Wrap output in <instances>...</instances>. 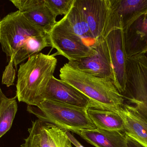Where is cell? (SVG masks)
<instances>
[{
  "instance_id": "cell-1",
  "label": "cell",
  "mask_w": 147,
  "mask_h": 147,
  "mask_svg": "<svg viewBox=\"0 0 147 147\" xmlns=\"http://www.w3.org/2000/svg\"><path fill=\"white\" fill-rule=\"evenodd\" d=\"M0 44L14 65L51 47L48 33L29 20L20 10L7 15L0 21Z\"/></svg>"
},
{
  "instance_id": "cell-2",
  "label": "cell",
  "mask_w": 147,
  "mask_h": 147,
  "mask_svg": "<svg viewBox=\"0 0 147 147\" xmlns=\"http://www.w3.org/2000/svg\"><path fill=\"white\" fill-rule=\"evenodd\" d=\"M60 79L75 87L89 98L92 107L118 112L125 99L114 81L98 77L72 68L68 63L59 71Z\"/></svg>"
},
{
  "instance_id": "cell-3",
  "label": "cell",
  "mask_w": 147,
  "mask_h": 147,
  "mask_svg": "<svg viewBox=\"0 0 147 147\" xmlns=\"http://www.w3.org/2000/svg\"><path fill=\"white\" fill-rule=\"evenodd\" d=\"M55 54L39 53L21 64L17 75L16 97L19 102L35 106L39 102L57 64Z\"/></svg>"
},
{
  "instance_id": "cell-4",
  "label": "cell",
  "mask_w": 147,
  "mask_h": 147,
  "mask_svg": "<svg viewBox=\"0 0 147 147\" xmlns=\"http://www.w3.org/2000/svg\"><path fill=\"white\" fill-rule=\"evenodd\" d=\"M87 109L48 100H42L35 106L28 105L27 107V111L38 119L72 132L96 128L87 114Z\"/></svg>"
},
{
  "instance_id": "cell-5",
  "label": "cell",
  "mask_w": 147,
  "mask_h": 147,
  "mask_svg": "<svg viewBox=\"0 0 147 147\" xmlns=\"http://www.w3.org/2000/svg\"><path fill=\"white\" fill-rule=\"evenodd\" d=\"M52 48L57 55L64 56L69 61L79 60L92 55L95 48L91 47L72 32L61 19L48 33Z\"/></svg>"
},
{
  "instance_id": "cell-6",
  "label": "cell",
  "mask_w": 147,
  "mask_h": 147,
  "mask_svg": "<svg viewBox=\"0 0 147 147\" xmlns=\"http://www.w3.org/2000/svg\"><path fill=\"white\" fill-rule=\"evenodd\" d=\"M108 19L104 38L111 30H124L147 12V0H109Z\"/></svg>"
},
{
  "instance_id": "cell-7",
  "label": "cell",
  "mask_w": 147,
  "mask_h": 147,
  "mask_svg": "<svg viewBox=\"0 0 147 147\" xmlns=\"http://www.w3.org/2000/svg\"><path fill=\"white\" fill-rule=\"evenodd\" d=\"M67 130L57 125L38 119L28 129L29 135L22 147H71Z\"/></svg>"
},
{
  "instance_id": "cell-8",
  "label": "cell",
  "mask_w": 147,
  "mask_h": 147,
  "mask_svg": "<svg viewBox=\"0 0 147 147\" xmlns=\"http://www.w3.org/2000/svg\"><path fill=\"white\" fill-rule=\"evenodd\" d=\"M92 55L68 64L76 70L98 77L108 78L114 81L113 67L105 38L97 41Z\"/></svg>"
},
{
  "instance_id": "cell-9",
  "label": "cell",
  "mask_w": 147,
  "mask_h": 147,
  "mask_svg": "<svg viewBox=\"0 0 147 147\" xmlns=\"http://www.w3.org/2000/svg\"><path fill=\"white\" fill-rule=\"evenodd\" d=\"M114 72V83L121 94L125 92L127 80V56L123 30L115 29L104 37Z\"/></svg>"
},
{
  "instance_id": "cell-10",
  "label": "cell",
  "mask_w": 147,
  "mask_h": 147,
  "mask_svg": "<svg viewBox=\"0 0 147 147\" xmlns=\"http://www.w3.org/2000/svg\"><path fill=\"white\" fill-rule=\"evenodd\" d=\"M44 100L87 109L92 107L91 101L86 96L75 87L54 76L49 82L38 103Z\"/></svg>"
},
{
  "instance_id": "cell-11",
  "label": "cell",
  "mask_w": 147,
  "mask_h": 147,
  "mask_svg": "<svg viewBox=\"0 0 147 147\" xmlns=\"http://www.w3.org/2000/svg\"><path fill=\"white\" fill-rule=\"evenodd\" d=\"M81 9L93 38L96 41L104 38L108 19L109 0H75Z\"/></svg>"
},
{
  "instance_id": "cell-12",
  "label": "cell",
  "mask_w": 147,
  "mask_h": 147,
  "mask_svg": "<svg viewBox=\"0 0 147 147\" xmlns=\"http://www.w3.org/2000/svg\"><path fill=\"white\" fill-rule=\"evenodd\" d=\"M10 1L33 24L48 33L57 23V16L45 0H12Z\"/></svg>"
},
{
  "instance_id": "cell-13",
  "label": "cell",
  "mask_w": 147,
  "mask_h": 147,
  "mask_svg": "<svg viewBox=\"0 0 147 147\" xmlns=\"http://www.w3.org/2000/svg\"><path fill=\"white\" fill-rule=\"evenodd\" d=\"M123 31L127 57L147 53V12Z\"/></svg>"
},
{
  "instance_id": "cell-14",
  "label": "cell",
  "mask_w": 147,
  "mask_h": 147,
  "mask_svg": "<svg viewBox=\"0 0 147 147\" xmlns=\"http://www.w3.org/2000/svg\"><path fill=\"white\" fill-rule=\"evenodd\" d=\"M123 117V133L141 145L147 147V121L131 104L124 103L118 111Z\"/></svg>"
},
{
  "instance_id": "cell-15",
  "label": "cell",
  "mask_w": 147,
  "mask_h": 147,
  "mask_svg": "<svg viewBox=\"0 0 147 147\" xmlns=\"http://www.w3.org/2000/svg\"><path fill=\"white\" fill-rule=\"evenodd\" d=\"M95 147H125L126 136L123 132L95 128L74 131Z\"/></svg>"
},
{
  "instance_id": "cell-16",
  "label": "cell",
  "mask_w": 147,
  "mask_h": 147,
  "mask_svg": "<svg viewBox=\"0 0 147 147\" xmlns=\"http://www.w3.org/2000/svg\"><path fill=\"white\" fill-rule=\"evenodd\" d=\"M87 113L96 128L123 133L124 131L125 122L119 112L90 107Z\"/></svg>"
},
{
  "instance_id": "cell-17",
  "label": "cell",
  "mask_w": 147,
  "mask_h": 147,
  "mask_svg": "<svg viewBox=\"0 0 147 147\" xmlns=\"http://www.w3.org/2000/svg\"><path fill=\"white\" fill-rule=\"evenodd\" d=\"M62 20L73 33L80 37L86 45L95 46L96 41L93 38L84 14L74 2L71 9Z\"/></svg>"
},
{
  "instance_id": "cell-18",
  "label": "cell",
  "mask_w": 147,
  "mask_h": 147,
  "mask_svg": "<svg viewBox=\"0 0 147 147\" xmlns=\"http://www.w3.org/2000/svg\"><path fill=\"white\" fill-rule=\"evenodd\" d=\"M16 98H8L4 101L0 110V138L11 128L17 111Z\"/></svg>"
},
{
  "instance_id": "cell-19",
  "label": "cell",
  "mask_w": 147,
  "mask_h": 147,
  "mask_svg": "<svg viewBox=\"0 0 147 147\" xmlns=\"http://www.w3.org/2000/svg\"><path fill=\"white\" fill-rule=\"evenodd\" d=\"M48 7L56 16H65L69 12L75 0H45Z\"/></svg>"
},
{
  "instance_id": "cell-20",
  "label": "cell",
  "mask_w": 147,
  "mask_h": 147,
  "mask_svg": "<svg viewBox=\"0 0 147 147\" xmlns=\"http://www.w3.org/2000/svg\"><path fill=\"white\" fill-rule=\"evenodd\" d=\"M13 59H9V62L5 67L2 77V83L7 85V87L14 85L16 78V70L14 68Z\"/></svg>"
},
{
  "instance_id": "cell-21",
  "label": "cell",
  "mask_w": 147,
  "mask_h": 147,
  "mask_svg": "<svg viewBox=\"0 0 147 147\" xmlns=\"http://www.w3.org/2000/svg\"><path fill=\"white\" fill-rule=\"evenodd\" d=\"M125 136H126V143H125V147H145L132 139V138L127 136L126 135Z\"/></svg>"
},
{
  "instance_id": "cell-22",
  "label": "cell",
  "mask_w": 147,
  "mask_h": 147,
  "mask_svg": "<svg viewBox=\"0 0 147 147\" xmlns=\"http://www.w3.org/2000/svg\"><path fill=\"white\" fill-rule=\"evenodd\" d=\"M67 135L69 137L70 140L71 142V143H73L74 146H76L77 147H83V146L80 144V143L71 134L69 133V131H67Z\"/></svg>"
},
{
  "instance_id": "cell-23",
  "label": "cell",
  "mask_w": 147,
  "mask_h": 147,
  "mask_svg": "<svg viewBox=\"0 0 147 147\" xmlns=\"http://www.w3.org/2000/svg\"><path fill=\"white\" fill-rule=\"evenodd\" d=\"M7 98L3 94L1 89V87H0V110H1V108L3 102H4V101H5Z\"/></svg>"
},
{
  "instance_id": "cell-24",
  "label": "cell",
  "mask_w": 147,
  "mask_h": 147,
  "mask_svg": "<svg viewBox=\"0 0 147 147\" xmlns=\"http://www.w3.org/2000/svg\"></svg>"
}]
</instances>
